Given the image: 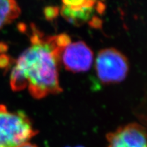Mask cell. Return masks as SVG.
<instances>
[{
	"mask_svg": "<svg viewBox=\"0 0 147 147\" xmlns=\"http://www.w3.org/2000/svg\"><path fill=\"white\" fill-rule=\"evenodd\" d=\"M76 147H82V146H76Z\"/></svg>",
	"mask_w": 147,
	"mask_h": 147,
	"instance_id": "obj_10",
	"label": "cell"
},
{
	"mask_svg": "<svg viewBox=\"0 0 147 147\" xmlns=\"http://www.w3.org/2000/svg\"><path fill=\"white\" fill-rule=\"evenodd\" d=\"M56 8H48V10L45 11V14L47 17H49L51 18V17H54L57 15V10H56Z\"/></svg>",
	"mask_w": 147,
	"mask_h": 147,
	"instance_id": "obj_8",
	"label": "cell"
},
{
	"mask_svg": "<svg viewBox=\"0 0 147 147\" xmlns=\"http://www.w3.org/2000/svg\"><path fill=\"white\" fill-rule=\"evenodd\" d=\"M61 14L64 18L75 25L89 23L92 27H101L102 21L95 14H102L105 5L96 1H63Z\"/></svg>",
	"mask_w": 147,
	"mask_h": 147,
	"instance_id": "obj_4",
	"label": "cell"
},
{
	"mask_svg": "<svg viewBox=\"0 0 147 147\" xmlns=\"http://www.w3.org/2000/svg\"><path fill=\"white\" fill-rule=\"evenodd\" d=\"M38 134L23 111H10L0 104V147H17Z\"/></svg>",
	"mask_w": 147,
	"mask_h": 147,
	"instance_id": "obj_2",
	"label": "cell"
},
{
	"mask_svg": "<svg viewBox=\"0 0 147 147\" xmlns=\"http://www.w3.org/2000/svg\"><path fill=\"white\" fill-rule=\"evenodd\" d=\"M106 138L107 147H146V129L136 123L120 127Z\"/></svg>",
	"mask_w": 147,
	"mask_h": 147,
	"instance_id": "obj_6",
	"label": "cell"
},
{
	"mask_svg": "<svg viewBox=\"0 0 147 147\" xmlns=\"http://www.w3.org/2000/svg\"><path fill=\"white\" fill-rule=\"evenodd\" d=\"M17 147H38V146H37L36 144H32V143L28 142L26 143H24V144L20 145V146H18Z\"/></svg>",
	"mask_w": 147,
	"mask_h": 147,
	"instance_id": "obj_9",
	"label": "cell"
},
{
	"mask_svg": "<svg viewBox=\"0 0 147 147\" xmlns=\"http://www.w3.org/2000/svg\"><path fill=\"white\" fill-rule=\"evenodd\" d=\"M31 45L16 60L10 77L12 89H28L36 99L61 93L59 67L61 54L71 38L65 34L46 36L32 27Z\"/></svg>",
	"mask_w": 147,
	"mask_h": 147,
	"instance_id": "obj_1",
	"label": "cell"
},
{
	"mask_svg": "<svg viewBox=\"0 0 147 147\" xmlns=\"http://www.w3.org/2000/svg\"><path fill=\"white\" fill-rule=\"evenodd\" d=\"M61 61L68 71L72 72L87 71L93 64V53L84 42H71L64 49Z\"/></svg>",
	"mask_w": 147,
	"mask_h": 147,
	"instance_id": "obj_5",
	"label": "cell"
},
{
	"mask_svg": "<svg viewBox=\"0 0 147 147\" xmlns=\"http://www.w3.org/2000/svg\"><path fill=\"white\" fill-rule=\"evenodd\" d=\"M97 76L104 84L120 82L126 78L129 71L127 59L114 48L103 49L97 54L95 61Z\"/></svg>",
	"mask_w": 147,
	"mask_h": 147,
	"instance_id": "obj_3",
	"label": "cell"
},
{
	"mask_svg": "<svg viewBox=\"0 0 147 147\" xmlns=\"http://www.w3.org/2000/svg\"><path fill=\"white\" fill-rule=\"evenodd\" d=\"M21 9L13 0H0V29L19 16Z\"/></svg>",
	"mask_w": 147,
	"mask_h": 147,
	"instance_id": "obj_7",
	"label": "cell"
}]
</instances>
